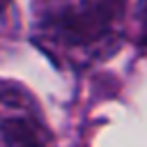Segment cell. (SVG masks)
Returning <instances> with one entry per match:
<instances>
[{
    "label": "cell",
    "mask_w": 147,
    "mask_h": 147,
    "mask_svg": "<svg viewBox=\"0 0 147 147\" xmlns=\"http://www.w3.org/2000/svg\"><path fill=\"white\" fill-rule=\"evenodd\" d=\"M0 147H53L39 106L14 85H0Z\"/></svg>",
    "instance_id": "obj_1"
},
{
    "label": "cell",
    "mask_w": 147,
    "mask_h": 147,
    "mask_svg": "<svg viewBox=\"0 0 147 147\" xmlns=\"http://www.w3.org/2000/svg\"><path fill=\"white\" fill-rule=\"evenodd\" d=\"M136 18H138V25H140V39H142V44H147V0H140Z\"/></svg>",
    "instance_id": "obj_2"
},
{
    "label": "cell",
    "mask_w": 147,
    "mask_h": 147,
    "mask_svg": "<svg viewBox=\"0 0 147 147\" xmlns=\"http://www.w3.org/2000/svg\"><path fill=\"white\" fill-rule=\"evenodd\" d=\"M7 5H9V0H0V14L5 11V7H7Z\"/></svg>",
    "instance_id": "obj_3"
}]
</instances>
